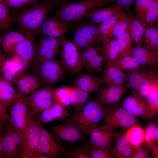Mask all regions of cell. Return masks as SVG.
I'll use <instances>...</instances> for the list:
<instances>
[{"instance_id": "e0dca14e", "label": "cell", "mask_w": 158, "mask_h": 158, "mask_svg": "<svg viewBox=\"0 0 158 158\" xmlns=\"http://www.w3.org/2000/svg\"><path fill=\"white\" fill-rule=\"evenodd\" d=\"M127 88L125 85H105L98 93L96 99L103 106L118 104Z\"/></svg>"}, {"instance_id": "52a82bcc", "label": "cell", "mask_w": 158, "mask_h": 158, "mask_svg": "<svg viewBox=\"0 0 158 158\" xmlns=\"http://www.w3.org/2000/svg\"><path fill=\"white\" fill-rule=\"evenodd\" d=\"M0 140L7 158H20L22 153V139L15 130L12 123H0Z\"/></svg>"}, {"instance_id": "7bdbcfd3", "label": "cell", "mask_w": 158, "mask_h": 158, "mask_svg": "<svg viewBox=\"0 0 158 158\" xmlns=\"http://www.w3.org/2000/svg\"><path fill=\"white\" fill-rule=\"evenodd\" d=\"M158 18V0H153L148 9L146 17L145 25L150 27L154 25Z\"/></svg>"}, {"instance_id": "f1b7e54d", "label": "cell", "mask_w": 158, "mask_h": 158, "mask_svg": "<svg viewBox=\"0 0 158 158\" xmlns=\"http://www.w3.org/2000/svg\"><path fill=\"white\" fill-rule=\"evenodd\" d=\"M124 12L106 19L99 25L98 33L99 43H102L113 37L114 26Z\"/></svg>"}, {"instance_id": "5b68a950", "label": "cell", "mask_w": 158, "mask_h": 158, "mask_svg": "<svg viewBox=\"0 0 158 158\" xmlns=\"http://www.w3.org/2000/svg\"><path fill=\"white\" fill-rule=\"evenodd\" d=\"M107 106L101 126L111 129L119 127L127 129L138 124L135 116L118 104Z\"/></svg>"}, {"instance_id": "7a4b0ae2", "label": "cell", "mask_w": 158, "mask_h": 158, "mask_svg": "<svg viewBox=\"0 0 158 158\" xmlns=\"http://www.w3.org/2000/svg\"><path fill=\"white\" fill-rule=\"evenodd\" d=\"M125 85L133 92H140L144 97L158 89V72L144 68L126 72Z\"/></svg>"}, {"instance_id": "d6a6232c", "label": "cell", "mask_w": 158, "mask_h": 158, "mask_svg": "<svg viewBox=\"0 0 158 158\" xmlns=\"http://www.w3.org/2000/svg\"><path fill=\"white\" fill-rule=\"evenodd\" d=\"M12 10L7 4L0 1V29L1 32L7 31L15 23Z\"/></svg>"}, {"instance_id": "681fc988", "label": "cell", "mask_w": 158, "mask_h": 158, "mask_svg": "<svg viewBox=\"0 0 158 158\" xmlns=\"http://www.w3.org/2000/svg\"><path fill=\"white\" fill-rule=\"evenodd\" d=\"M41 0H0L8 5L12 11L20 9L27 5H32Z\"/></svg>"}, {"instance_id": "f907efd6", "label": "cell", "mask_w": 158, "mask_h": 158, "mask_svg": "<svg viewBox=\"0 0 158 158\" xmlns=\"http://www.w3.org/2000/svg\"><path fill=\"white\" fill-rule=\"evenodd\" d=\"M150 148L144 142L138 148L133 150L130 158L150 157Z\"/></svg>"}, {"instance_id": "f6af8a7d", "label": "cell", "mask_w": 158, "mask_h": 158, "mask_svg": "<svg viewBox=\"0 0 158 158\" xmlns=\"http://www.w3.org/2000/svg\"><path fill=\"white\" fill-rule=\"evenodd\" d=\"M128 16L124 12L115 25L114 29L113 35L116 38L122 35L128 29Z\"/></svg>"}, {"instance_id": "f5cc1de1", "label": "cell", "mask_w": 158, "mask_h": 158, "mask_svg": "<svg viewBox=\"0 0 158 158\" xmlns=\"http://www.w3.org/2000/svg\"><path fill=\"white\" fill-rule=\"evenodd\" d=\"M67 155V157L71 158H92L84 147L74 148Z\"/></svg>"}, {"instance_id": "11a10c76", "label": "cell", "mask_w": 158, "mask_h": 158, "mask_svg": "<svg viewBox=\"0 0 158 158\" xmlns=\"http://www.w3.org/2000/svg\"><path fill=\"white\" fill-rule=\"evenodd\" d=\"M133 150V147L128 144L120 153L118 158H130Z\"/></svg>"}, {"instance_id": "d6986e66", "label": "cell", "mask_w": 158, "mask_h": 158, "mask_svg": "<svg viewBox=\"0 0 158 158\" xmlns=\"http://www.w3.org/2000/svg\"><path fill=\"white\" fill-rule=\"evenodd\" d=\"M15 83L16 85L18 99L31 94L33 91L42 86L35 74L22 73Z\"/></svg>"}, {"instance_id": "003e7915", "label": "cell", "mask_w": 158, "mask_h": 158, "mask_svg": "<svg viewBox=\"0 0 158 158\" xmlns=\"http://www.w3.org/2000/svg\"><path fill=\"white\" fill-rule=\"evenodd\" d=\"M157 65H158V64H157Z\"/></svg>"}, {"instance_id": "60d3db41", "label": "cell", "mask_w": 158, "mask_h": 158, "mask_svg": "<svg viewBox=\"0 0 158 158\" xmlns=\"http://www.w3.org/2000/svg\"><path fill=\"white\" fill-rule=\"evenodd\" d=\"M69 24V23L63 21L55 15L50 17L44 23L37 35L39 36L46 31L65 26Z\"/></svg>"}, {"instance_id": "f546056e", "label": "cell", "mask_w": 158, "mask_h": 158, "mask_svg": "<svg viewBox=\"0 0 158 158\" xmlns=\"http://www.w3.org/2000/svg\"><path fill=\"white\" fill-rule=\"evenodd\" d=\"M89 93L73 86L71 87V99L76 117L89 101Z\"/></svg>"}, {"instance_id": "6f0895ef", "label": "cell", "mask_w": 158, "mask_h": 158, "mask_svg": "<svg viewBox=\"0 0 158 158\" xmlns=\"http://www.w3.org/2000/svg\"><path fill=\"white\" fill-rule=\"evenodd\" d=\"M60 156L52 154H42L39 153H36L34 156L33 158H56Z\"/></svg>"}, {"instance_id": "9f6ffc18", "label": "cell", "mask_w": 158, "mask_h": 158, "mask_svg": "<svg viewBox=\"0 0 158 158\" xmlns=\"http://www.w3.org/2000/svg\"><path fill=\"white\" fill-rule=\"evenodd\" d=\"M135 0H114V4L124 8L128 7L135 1Z\"/></svg>"}, {"instance_id": "6da1fadb", "label": "cell", "mask_w": 158, "mask_h": 158, "mask_svg": "<svg viewBox=\"0 0 158 158\" xmlns=\"http://www.w3.org/2000/svg\"><path fill=\"white\" fill-rule=\"evenodd\" d=\"M55 6L51 0H41L29 7L20 9L14 16L18 30L37 35Z\"/></svg>"}, {"instance_id": "03108f58", "label": "cell", "mask_w": 158, "mask_h": 158, "mask_svg": "<svg viewBox=\"0 0 158 158\" xmlns=\"http://www.w3.org/2000/svg\"><path fill=\"white\" fill-rule=\"evenodd\" d=\"M157 120H158V118H157Z\"/></svg>"}, {"instance_id": "b9f144b4", "label": "cell", "mask_w": 158, "mask_h": 158, "mask_svg": "<svg viewBox=\"0 0 158 158\" xmlns=\"http://www.w3.org/2000/svg\"><path fill=\"white\" fill-rule=\"evenodd\" d=\"M104 59V56L101 53L85 64L84 67L90 73H99L102 71Z\"/></svg>"}, {"instance_id": "1f68e13d", "label": "cell", "mask_w": 158, "mask_h": 158, "mask_svg": "<svg viewBox=\"0 0 158 158\" xmlns=\"http://www.w3.org/2000/svg\"><path fill=\"white\" fill-rule=\"evenodd\" d=\"M102 44L101 53L107 63L113 62L118 57L119 52L116 38L109 39Z\"/></svg>"}, {"instance_id": "f35d334b", "label": "cell", "mask_w": 158, "mask_h": 158, "mask_svg": "<svg viewBox=\"0 0 158 158\" xmlns=\"http://www.w3.org/2000/svg\"><path fill=\"white\" fill-rule=\"evenodd\" d=\"M48 109L53 121L63 120L71 115L65 107L58 103L54 104Z\"/></svg>"}, {"instance_id": "94428289", "label": "cell", "mask_w": 158, "mask_h": 158, "mask_svg": "<svg viewBox=\"0 0 158 158\" xmlns=\"http://www.w3.org/2000/svg\"><path fill=\"white\" fill-rule=\"evenodd\" d=\"M151 149L152 151L153 157L154 158H158V147L154 145L152 146Z\"/></svg>"}, {"instance_id": "8992f818", "label": "cell", "mask_w": 158, "mask_h": 158, "mask_svg": "<svg viewBox=\"0 0 158 158\" xmlns=\"http://www.w3.org/2000/svg\"><path fill=\"white\" fill-rule=\"evenodd\" d=\"M8 109L14 129L22 139L34 116L33 112L25 97L18 99Z\"/></svg>"}, {"instance_id": "4dcf8cb0", "label": "cell", "mask_w": 158, "mask_h": 158, "mask_svg": "<svg viewBox=\"0 0 158 158\" xmlns=\"http://www.w3.org/2000/svg\"><path fill=\"white\" fill-rule=\"evenodd\" d=\"M125 133L129 143L133 150L138 148L144 142V129L138 124L127 129Z\"/></svg>"}, {"instance_id": "74e56055", "label": "cell", "mask_w": 158, "mask_h": 158, "mask_svg": "<svg viewBox=\"0 0 158 158\" xmlns=\"http://www.w3.org/2000/svg\"><path fill=\"white\" fill-rule=\"evenodd\" d=\"M71 87H61L55 88V95L56 102L64 107L72 105L71 99Z\"/></svg>"}, {"instance_id": "cb8c5ba5", "label": "cell", "mask_w": 158, "mask_h": 158, "mask_svg": "<svg viewBox=\"0 0 158 158\" xmlns=\"http://www.w3.org/2000/svg\"><path fill=\"white\" fill-rule=\"evenodd\" d=\"M125 73L115 66L107 64L102 74V80L104 85H125Z\"/></svg>"}, {"instance_id": "5bb4252c", "label": "cell", "mask_w": 158, "mask_h": 158, "mask_svg": "<svg viewBox=\"0 0 158 158\" xmlns=\"http://www.w3.org/2000/svg\"><path fill=\"white\" fill-rule=\"evenodd\" d=\"M60 138L53 134L41 124L38 145V153L52 154L60 156L62 153L63 145Z\"/></svg>"}, {"instance_id": "9a60e30c", "label": "cell", "mask_w": 158, "mask_h": 158, "mask_svg": "<svg viewBox=\"0 0 158 158\" xmlns=\"http://www.w3.org/2000/svg\"><path fill=\"white\" fill-rule=\"evenodd\" d=\"M119 133L115 129H111L101 126L92 130L88 134L89 143L97 147L112 149L113 144Z\"/></svg>"}, {"instance_id": "603a6c76", "label": "cell", "mask_w": 158, "mask_h": 158, "mask_svg": "<svg viewBox=\"0 0 158 158\" xmlns=\"http://www.w3.org/2000/svg\"><path fill=\"white\" fill-rule=\"evenodd\" d=\"M124 8L114 4L112 6L104 8L95 9L85 17L91 23H102L106 19L124 12Z\"/></svg>"}, {"instance_id": "44dd1931", "label": "cell", "mask_w": 158, "mask_h": 158, "mask_svg": "<svg viewBox=\"0 0 158 158\" xmlns=\"http://www.w3.org/2000/svg\"><path fill=\"white\" fill-rule=\"evenodd\" d=\"M132 54L142 67H152L158 63V51L138 45L133 48Z\"/></svg>"}, {"instance_id": "2e32d148", "label": "cell", "mask_w": 158, "mask_h": 158, "mask_svg": "<svg viewBox=\"0 0 158 158\" xmlns=\"http://www.w3.org/2000/svg\"><path fill=\"white\" fill-rule=\"evenodd\" d=\"M50 129L54 135L69 143H76L85 138L84 134L72 119L66 123L51 126Z\"/></svg>"}, {"instance_id": "277c9868", "label": "cell", "mask_w": 158, "mask_h": 158, "mask_svg": "<svg viewBox=\"0 0 158 158\" xmlns=\"http://www.w3.org/2000/svg\"><path fill=\"white\" fill-rule=\"evenodd\" d=\"M105 108L96 99L89 100L79 114L72 118L82 133L88 135L104 118Z\"/></svg>"}, {"instance_id": "c3c4849f", "label": "cell", "mask_w": 158, "mask_h": 158, "mask_svg": "<svg viewBox=\"0 0 158 158\" xmlns=\"http://www.w3.org/2000/svg\"><path fill=\"white\" fill-rule=\"evenodd\" d=\"M116 140L115 145L112 149V154L114 158H118L122 151L129 143L125 132L122 134L119 133Z\"/></svg>"}, {"instance_id": "7dc6e473", "label": "cell", "mask_w": 158, "mask_h": 158, "mask_svg": "<svg viewBox=\"0 0 158 158\" xmlns=\"http://www.w3.org/2000/svg\"><path fill=\"white\" fill-rule=\"evenodd\" d=\"M102 46H92L82 51L81 53L82 61L84 66L95 57L99 52L101 53Z\"/></svg>"}, {"instance_id": "d4e9b609", "label": "cell", "mask_w": 158, "mask_h": 158, "mask_svg": "<svg viewBox=\"0 0 158 158\" xmlns=\"http://www.w3.org/2000/svg\"><path fill=\"white\" fill-rule=\"evenodd\" d=\"M13 83L0 75V102L11 107L18 99L17 89Z\"/></svg>"}, {"instance_id": "be15d7a7", "label": "cell", "mask_w": 158, "mask_h": 158, "mask_svg": "<svg viewBox=\"0 0 158 158\" xmlns=\"http://www.w3.org/2000/svg\"><path fill=\"white\" fill-rule=\"evenodd\" d=\"M158 24V19L157 20V22H156V24H155L156 25V24Z\"/></svg>"}, {"instance_id": "3957f363", "label": "cell", "mask_w": 158, "mask_h": 158, "mask_svg": "<svg viewBox=\"0 0 158 158\" xmlns=\"http://www.w3.org/2000/svg\"><path fill=\"white\" fill-rule=\"evenodd\" d=\"M114 0H83L66 4L59 7L56 15L63 21L69 23L78 22L90 12L111 5Z\"/></svg>"}, {"instance_id": "bcb514c9", "label": "cell", "mask_w": 158, "mask_h": 158, "mask_svg": "<svg viewBox=\"0 0 158 158\" xmlns=\"http://www.w3.org/2000/svg\"><path fill=\"white\" fill-rule=\"evenodd\" d=\"M157 126L154 123H151L144 129L145 143L151 148L155 145V132Z\"/></svg>"}, {"instance_id": "816d5d0a", "label": "cell", "mask_w": 158, "mask_h": 158, "mask_svg": "<svg viewBox=\"0 0 158 158\" xmlns=\"http://www.w3.org/2000/svg\"><path fill=\"white\" fill-rule=\"evenodd\" d=\"M10 107L7 104L0 102V123L7 122L12 123L11 116L7 112V109Z\"/></svg>"}, {"instance_id": "6125c7cd", "label": "cell", "mask_w": 158, "mask_h": 158, "mask_svg": "<svg viewBox=\"0 0 158 158\" xmlns=\"http://www.w3.org/2000/svg\"><path fill=\"white\" fill-rule=\"evenodd\" d=\"M155 142L156 146L158 147V126H157L155 132Z\"/></svg>"}, {"instance_id": "ba28073f", "label": "cell", "mask_w": 158, "mask_h": 158, "mask_svg": "<svg viewBox=\"0 0 158 158\" xmlns=\"http://www.w3.org/2000/svg\"><path fill=\"white\" fill-rule=\"evenodd\" d=\"M73 38V42L82 51L99 43L98 33L99 25L97 23L77 22Z\"/></svg>"}, {"instance_id": "30bf717a", "label": "cell", "mask_w": 158, "mask_h": 158, "mask_svg": "<svg viewBox=\"0 0 158 158\" xmlns=\"http://www.w3.org/2000/svg\"><path fill=\"white\" fill-rule=\"evenodd\" d=\"M62 39L61 62L69 73L73 76L83 67L81 53L73 42L67 40L64 36H62Z\"/></svg>"}, {"instance_id": "4fadbf2b", "label": "cell", "mask_w": 158, "mask_h": 158, "mask_svg": "<svg viewBox=\"0 0 158 158\" xmlns=\"http://www.w3.org/2000/svg\"><path fill=\"white\" fill-rule=\"evenodd\" d=\"M40 124L32 119L22 139L23 152L20 158H33L38 153Z\"/></svg>"}, {"instance_id": "ee69618b", "label": "cell", "mask_w": 158, "mask_h": 158, "mask_svg": "<svg viewBox=\"0 0 158 158\" xmlns=\"http://www.w3.org/2000/svg\"><path fill=\"white\" fill-rule=\"evenodd\" d=\"M153 0H135V7L138 16L146 28L145 19L150 4Z\"/></svg>"}, {"instance_id": "680465c9", "label": "cell", "mask_w": 158, "mask_h": 158, "mask_svg": "<svg viewBox=\"0 0 158 158\" xmlns=\"http://www.w3.org/2000/svg\"><path fill=\"white\" fill-rule=\"evenodd\" d=\"M0 158H7V154L3 145L1 140H0Z\"/></svg>"}, {"instance_id": "8d00e7d4", "label": "cell", "mask_w": 158, "mask_h": 158, "mask_svg": "<svg viewBox=\"0 0 158 158\" xmlns=\"http://www.w3.org/2000/svg\"><path fill=\"white\" fill-rule=\"evenodd\" d=\"M147 107L148 119L158 114V89L145 98Z\"/></svg>"}, {"instance_id": "836d02e7", "label": "cell", "mask_w": 158, "mask_h": 158, "mask_svg": "<svg viewBox=\"0 0 158 158\" xmlns=\"http://www.w3.org/2000/svg\"><path fill=\"white\" fill-rule=\"evenodd\" d=\"M142 45L148 49L158 51V28L156 26L146 29Z\"/></svg>"}, {"instance_id": "4316f807", "label": "cell", "mask_w": 158, "mask_h": 158, "mask_svg": "<svg viewBox=\"0 0 158 158\" xmlns=\"http://www.w3.org/2000/svg\"><path fill=\"white\" fill-rule=\"evenodd\" d=\"M0 61L1 75L6 80L15 83L22 73L18 72L11 58L1 55Z\"/></svg>"}, {"instance_id": "7402d4cb", "label": "cell", "mask_w": 158, "mask_h": 158, "mask_svg": "<svg viewBox=\"0 0 158 158\" xmlns=\"http://www.w3.org/2000/svg\"><path fill=\"white\" fill-rule=\"evenodd\" d=\"M102 78L80 73L74 81L73 86L88 93H98L101 90Z\"/></svg>"}, {"instance_id": "db71d44e", "label": "cell", "mask_w": 158, "mask_h": 158, "mask_svg": "<svg viewBox=\"0 0 158 158\" xmlns=\"http://www.w3.org/2000/svg\"><path fill=\"white\" fill-rule=\"evenodd\" d=\"M11 59L20 73H21L29 64L26 61L15 54H13Z\"/></svg>"}, {"instance_id": "484cf974", "label": "cell", "mask_w": 158, "mask_h": 158, "mask_svg": "<svg viewBox=\"0 0 158 158\" xmlns=\"http://www.w3.org/2000/svg\"><path fill=\"white\" fill-rule=\"evenodd\" d=\"M128 29L133 41L137 45L141 46L146 27L138 16H128Z\"/></svg>"}, {"instance_id": "7c38bea8", "label": "cell", "mask_w": 158, "mask_h": 158, "mask_svg": "<svg viewBox=\"0 0 158 158\" xmlns=\"http://www.w3.org/2000/svg\"><path fill=\"white\" fill-rule=\"evenodd\" d=\"M55 88L44 87L33 91L26 97L34 117L55 103Z\"/></svg>"}, {"instance_id": "9c48e42d", "label": "cell", "mask_w": 158, "mask_h": 158, "mask_svg": "<svg viewBox=\"0 0 158 158\" xmlns=\"http://www.w3.org/2000/svg\"><path fill=\"white\" fill-rule=\"evenodd\" d=\"M35 66V74L42 86L44 87L57 82L63 76V66L61 61L54 58L43 61Z\"/></svg>"}, {"instance_id": "91938a15", "label": "cell", "mask_w": 158, "mask_h": 158, "mask_svg": "<svg viewBox=\"0 0 158 158\" xmlns=\"http://www.w3.org/2000/svg\"><path fill=\"white\" fill-rule=\"evenodd\" d=\"M55 6L57 5L60 7L66 3L67 0H51Z\"/></svg>"}, {"instance_id": "ffe728a7", "label": "cell", "mask_w": 158, "mask_h": 158, "mask_svg": "<svg viewBox=\"0 0 158 158\" xmlns=\"http://www.w3.org/2000/svg\"><path fill=\"white\" fill-rule=\"evenodd\" d=\"M35 36L31 35L18 43L11 51L26 61L29 64L33 63L37 47Z\"/></svg>"}, {"instance_id": "e575fe53", "label": "cell", "mask_w": 158, "mask_h": 158, "mask_svg": "<svg viewBox=\"0 0 158 158\" xmlns=\"http://www.w3.org/2000/svg\"><path fill=\"white\" fill-rule=\"evenodd\" d=\"M116 39L119 52V56L118 58L131 55L133 40L128 29Z\"/></svg>"}, {"instance_id": "e7e4bbea", "label": "cell", "mask_w": 158, "mask_h": 158, "mask_svg": "<svg viewBox=\"0 0 158 158\" xmlns=\"http://www.w3.org/2000/svg\"><path fill=\"white\" fill-rule=\"evenodd\" d=\"M155 25L158 28V24H156V25Z\"/></svg>"}, {"instance_id": "ab89813d", "label": "cell", "mask_w": 158, "mask_h": 158, "mask_svg": "<svg viewBox=\"0 0 158 158\" xmlns=\"http://www.w3.org/2000/svg\"><path fill=\"white\" fill-rule=\"evenodd\" d=\"M84 148L92 158H114L112 154V149L99 148L90 144L89 146H85Z\"/></svg>"}, {"instance_id": "8fae6325", "label": "cell", "mask_w": 158, "mask_h": 158, "mask_svg": "<svg viewBox=\"0 0 158 158\" xmlns=\"http://www.w3.org/2000/svg\"><path fill=\"white\" fill-rule=\"evenodd\" d=\"M62 37H39L32 63L36 65L43 61L54 59L62 47Z\"/></svg>"}, {"instance_id": "ac0fdd59", "label": "cell", "mask_w": 158, "mask_h": 158, "mask_svg": "<svg viewBox=\"0 0 158 158\" xmlns=\"http://www.w3.org/2000/svg\"><path fill=\"white\" fill-rule=\"evenodd\" d=\"M122 106L135 116L148 119L145 99L139 92H133L123 102Z\"/></svg>"}, {"instance_id": "d590c367", "label": "cell", "mask_w": 158, "mask_h": 158, "mask_svg": "<svg viewBox=\"0 0 158 158\" xmlns=\"http://www.w3.org/2000/svg\"><path fill=\"white\" fill-rule=\"evenodd\" d=\"M107 64L112 65L123 72L135 70L143 67L131 55L118 58L113 62Z\"/></svg>"}, {"instance_id": "83f0119b", "label": "cell", "mask_w": 158, "mask_h": 158, "mask_svg": "<svg viewBox=\"0 0 158 158\" xmlns=\"http://www.w3.org/2000/svg\"><path fill=\"white\" fill-rule=\"evenodd\" d=\"M31 35L18 30L7 31L2 38L4 50L6 52H11L15 46Z\"/></svg>"}]
</instances>
